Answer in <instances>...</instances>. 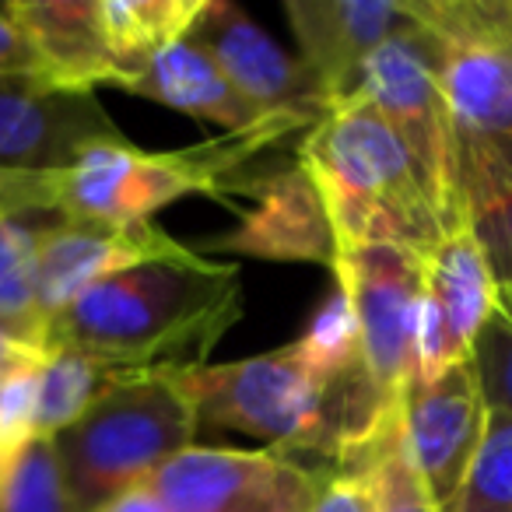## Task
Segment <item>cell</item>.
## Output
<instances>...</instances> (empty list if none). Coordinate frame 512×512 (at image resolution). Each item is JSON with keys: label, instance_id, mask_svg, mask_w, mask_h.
<instances>
[{"label": "cell", "instance_id": "6da1fadb", "mask_svg": "<svg viewBox=\"0 0 512 512\" xmlns=\"http://www.w3.org/2000/svg\"><path fill=\"white\" fill-rule=\"evenodd\" d=\"M176 379L207 425L264 439L285 456H330L337 467H362L400 421L369 372L334 376L299 341L239 362L179 369Z\"/></svg>", "mask_w": 512, "mask_h": 512}, {"label": "cell", "instance_id": "7a4b0ae2", "mask_svg": "<svg viewBox=\"0 0 512 512\" xmlns=\"http://www.w3.org/2000/svg\"><path fill=\"white\" fill-rule=\"evenodd\" d=\"M242 320L239 267L162 260L81 292L50 323L53 351H85L130 372L200 369Z\"/></svg>", "mask_w": 512, "mask_h": 512}, {"label": "cell", "instance_id": "3957f363", "mask_svg": "<svg viewBox=\"0 0 512 512\" xmlns=\"http://www.w3.org/2000/svg\"><path fill=\"white\" fill-rule=\"evenodd\" d=\"M302 169L327 207L334 246L428 253L446 235L418 162L365 95L334 106L302 141Z\"/></svg>", "mask_w": 512, "mask_h": 512}, {"label": "cell", "instance_id": "277c9868", "mask_svg": "<svg viewBox=\"0 0 512 512\" xmlns=\"http://www.w3.org/2000/svg\"><path fill=\"white\" fill-rule=\"evenodd\" d=\"M306 127L313 130L316 123L278 116L246 134H225L179 151H141L130 141L106 144L53 176L32 179V204L36 214L57 218L151 221V214L165 204L193 193L221 200L235 190H253L256 179L246 176L249 165Z\"/></svg>", "mask_w": 512, "mask_h": 512}, {"label": "cell", "instance_id": "5b68a950", "mask_svg": "<svg viewBox=\"0 0 512 512\" xmlns=\"http://www.w3.org/2000/svg\"><path fill=\"white\" fill-rule=\"evenodd\" d=\"M407 11L439 46L463 204L512 179V0H407Z\"/></svg>", "mask_w": 512, "mask_h": 512}, {"label": "cell", "instance_id": "8992f818", "mask_svg": "<svg viewBox=\"0 0 512 512\" xmlns=\"http://www.w3.org/2000/svg\"><path fill=\"white\" fill-rule=\"evenodd\" d=\"M197 425L176 372H137L120 383L57 435L74 512H95L148 484L172 456L190 449Z\"/></svg>", "mask_w": 512, "mask_h": 512}, {"label": "cell", "instance_id": "52a82bcc", "mask_svg": "<svg viewBox=\"0 0 512 512\" xmlns=\"http://www.w3.org/2000/svg\"><path fill=\"white\" fill-rule=\"evenodd\" d=\"M362 95L418 162L446 232L467 225L460 204L456 123L439 78V46L414 18L369 60Z\"/></svg>", "mask_w": 512, "mask_h": 512}, {"label": "cell", "instance_id": "ba28073f", "mask_svg": "<svg viewBox=\"0 0 512 512\" xmlns=\"http://www.w3.org/2000/svg\"><path fill=\"white\" fill-rule=\"evenodd\" d=\"M330 274L351 302L372 386L390 411H400L418 376L421 253L404 246L341 249Z\"/></svg>", "mask_w": 512, "mask_h": 512}, {"label": "cell", "instance_id": "9c48e42d", "mask_svg": "<svg viewBox=\"0 0 512 512\" xmlns=\"http://www.w3.org/2000/svg\"><path fill=\"white\" fill-rule=\"evenodd\" d=\"M330 474L271 449L190 446L148 488L172 512H313Z\"/></svg>", "mask_w": 512, "mask_h": 512}, {"label": "cell", "instance_id": "30bf717a", "mask_svg": "<svg viewBox=\"0 0 512 512\" xmlns=\"http://www.w3.org/2000/svg\"><path fill=\"white\" fill-rule=\"evenodd\" d=\"M92 92H74L46 78H0V172L53 176L88 151L123 144Z\"/></svg>", "mask_w": 512, "mask_h": 512}, {"label": "cell", "instance_id": "8fae6325", "mask_svg": "<svg viewBox=\"0 0 512 512\" xmlns=\"http://www.w3.org/2000/svg\"><path fill=\"white\" fill-rule=\"evenodd\" d=\"M495 274L467 225L446 232L421 253V313H418V376H442L449 365L474 358L488 313L495 306Z\"/></svg>", "mask_w": 512, "mask_h": 512}, {"label": "cell", "instance_id": "7c38bea8", "mask_svg": "<svg viewBox=\"0 0 512 512\" xmlns=\"http://www.w3.org/2000/svg\"><path fill=\"white\" fill-rule=\"evenodd\" d=\"M488 400L474 358L449 365L428 383H411L400 407V428L425 488L442 512L463 488L488 432Z\"/></svg>", "mask_w": 512, "mask_h": 512}, {"label": "cell", "instance_id": "4fadbf2b", "mask_svg": "<svg viewBox=\"0 0 512 512\" xmlns=\"http://www.w3.org/2000/svg\"><path fill=\"white\" fill-rule=\"evenodd\" d=\"M186 39L207 53L249 102L267 113L302 116L309 123H320L330 113L306 64L274 43L264 25L253 22L232 0H207Z\"/></svg>", "mask_w": 512, "mask_h": 512}, {"label": "cell", "instance_id": "5bb4252c", "mask_svg": "<svg viewBox=\"0 0 512 512\" xmlns=\"http://www.w3.org/2000/svg\"><path fill=\"white\" fill-rule=\"evenodd\" d=\"M190 246L151 221L57 218L43 232V313L53 323L81 292L162 260H190Z\"/></svg>", "mask_w": 512, "mask_h": 512}, {"label": "cell", "instance_id": "9a60e30c", "mask_svg": "<svg viewBox=\"0 0 512 512\" xmlns=\"http://www.w3.org/2000/svg\"><path fill=\"white\" fill-rule=\"evenodd\" d=\"M285 15L330 109L362 95L369 60L411 22L404 0H285Z\"/></svg>", "mask_w": 512, "mask_h": 512}, {"label": "cell", "instance_id": "2e32d148", "mask_svg": "<svg viewBox=\"0 0 512 512\" xmlns=\"http://www.w3.org/2000/svg\"><path fill=\"white\" fill-rule=\"evenodd\" d=\"M253 200L256 204L242 214L239 228L225 235L218 249L256 256V260L320 264L334 271V228L302 162L256 179Z\"/></svg>", "mask_w": 512, "mask_h": 512}, {"label": "cell", "instance_id": "e0dca14e", "mask_svg": "<svg viewBox=\"0 0 512 512\" xmlns=\"http://www.w3.org/2000/svg\"><path fill=\"white\" fill-rule=\"evenodd\" d=\"M123 92L162 102V106L197 116V120L218 123L225 134H246V130L264 127L281 116L249 102L221 74V67L207 53H200L190 39H179V43L165 46L162 53H155V60Z\"/></svg>", "mask_w": 512, "mask_h": 512}, {"label": "cell", "instance_id": "ac0fdd59", "mask_svg": "<svg viewBox=\"0 0 512 512\" xmlns=\"http://www.w3.org/2000/svg\"><path fill=\"white\" fill-rule=\"evenodd\" d=\"M0 15L18 25L43 57L50 81L74 92L116 85L113 60L99 32L95 0H15L0 4Z\"/></svg>", "mask_w": 512, "mask_h": 512}, {"label": "cell", "instance_id": "d6986e66", "mask_svg": "<svg viewBox=\"0 0 512 512\" xmlns=\"http://www.w3.org/2000/svg\"><path fill=\"white\" fill-rule=\"evenodd\" d=\"M207 0H95L116 85L127 88L165 46L190 36Z\"/></svg>", "mask_w": 512, "mask_h": 512}, {"label": "cell", "instance_id": "ffe728a7", "mask_svg": "<svg viewBox=\"0 0 512 512\" xmlns=\"http://www.w3.org/2000/svg\"><path fill=\"white\" fill-rule=\"evenodd\" d=\"M43 232L32 214L0 218V327L50 358V323L43 313Z\"/></svg>", "mask_w": 512, "mask_h": 512}, {"label": "cell", "instance_id": "44dd1931", "mask_svg": "<svg viewBox=\"0 0 512 512\" xmlns=\"http://www.w3.org/2000/svg\"><path fill=\"white\" fill-rule=\"evenodd\" d=\"M130 376L137 372L109 365L85 351H53L39 376L36 439H57L60 432L78 425L102 397H109Z\"/></svg>", "mask_w": 512, "mask_h": 512}, {"label": "cell", "instance_id": "7402d4cb", "mask_svg": "<svg viewBox=\"0 0 512 512\" xmlns=\"http://www.w3.org/2000/svg\"><path fill=\"white\" fill-rule=\"evenodd\" d=\"M0 512H74L57 439H32L0 463Z\"/></svg>", "mask_w": 512, "mask_h": 512}, {"label": "cell", "instance_id": "603a6c76", "mask_svg": "<svg viewBox=\"0 0 512 512\" xmlns=\"http://www.w3.org/2000/svg\"><path fill=\"white\" fill-rule=\"evenodd\" d=\"M446 512H512V414L491 411L467 481Z\"/></svg>", "mask_w": 512, "mask_h": 512}, {"label": "cell", "instance_id": "cb8c5ba5", "mask_svg": "<svg viewBox=\"0 0 512 512\" xmlns=\"http://www.w3.org/2000/svg\"><path fill=\"white\" fill-rule=\"evenodd\" d=\"M365 463L376 481V512H442L414 467L400 421Z\"/></svg>", "mask_w": 512, "mask_h": 512}, {"label": "cell", "instance_id": "d4e9b609", "mask_svg": "<svg viewBox=\"0 0 512 512\" xmlns=\"http://www.w3.org/2000/svg\"><path fill=\"white\" fill-rule=\"evenodd\" d=\"M474 365L488 411L512 414V285L495 292V306L474 344Z\"/></svg>", "mask_w": 512, "mask_h": 512}, {"label": "cell", "instance_id": "484cf974", "mask_svg": "<svg viewBox=\"0 0 512 512\" xmlns=\"http://www.w3.org/2000/svg\"><path fill=\"white\" fill-rule=\"evenodd\" d=\"M463 221L474 232L495 285H512V179L463 197Z\"/></svg>", "mask_w": 512, "mask_h": 512}, {"label": "cell", "instance_id": "4316f807", "mask_svg": "<svg viewBox=\"0 0 512 512\" xmlns=\"http://www.w3.org/2000/svg\"><path fill=\"white\" fill-rule=\"evenodd\" d=\"M39 376L43 365H32L0 386V463H8L18 449L36 439Z\"/></svg>", "mask_w": 512, "mask_h": 512}, {"label": "cell", "instance_id": "83f0119b", "mask_svg": "<svg viewBox=\"0 0 512 512\" xmlns=\"http://www.w3.org/2000/svg\"><path fill=\"white\" fill-rule=\"evenodd\" d=\"M313 512H376V481L369 463L337 467L323 484Z\"/></svg>", "mask_w": 512, "mask_h": 512}, {"label": "cell", "instance_id": "f1b7e54d", "mask_svg": "<svg viewBox=\"0 0 512 512\" xmlns=\"http://www.w3.org/2000/svg\"><path fill=\"white\" fill-rule=\"evenodd\" d=\"M0 78H46V64L36 53V46L18 32L15 22L0 15Z\"/></svg>", "mask_w": 512, "mask_h": 512}, {"label": "cell", "instance_id": "f546056e", "mask_svg": "<svg viewBox=\"0 0 512 512\" xmlns=\"http://www.w3.org/2000/svg\"><path fill=\"white\" fill-rule=\"evenodd\" d=\"M46 355H39L36 348H29L25 341H18L15 334H8V330L0 327V386L8 383L11 376H18V372L32 369V365H43Z\"/></svg>", "mask_w": 512, "mask_h": 512}, {"label": "cell", "instance_id": "4dcf8cb0", "mask_svg": "<svg viewBox=\"0 0 512 512\" xmlns=\"http://www.w3.org/2000/svg\"><path fill=\"white\" fill-rule=\"evenodd\" d=\"M25 214H29V176L0 172V218H25Z\"/></svg>", "mask_w": 512, "mask_h": 512}, {"label": "cell", "instance_id": "1f68e13d", "mask_svg": "<svg viewBox=\"0 0 512 512\" xmlns=\"http://www.w3.org/2000/svg\"><path fill=\"white\" fill-rule=\"evenodd\" d=\"M95 512H172V509L148 488V484H141V488L123 491L120 498H113V502H106Z\"/></svg>", "mask_w": 512, "mask_h": 512}]
</instances>
